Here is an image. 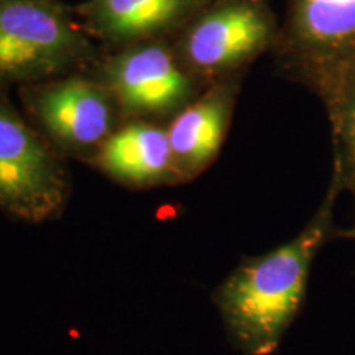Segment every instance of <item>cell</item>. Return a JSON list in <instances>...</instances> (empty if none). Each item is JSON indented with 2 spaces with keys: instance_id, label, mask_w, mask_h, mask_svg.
<instances>
[{
  "instance_id": "cell-1",
  "label": "cell",
  "mask_w": 355,
  "mask_h": 355,
  "mask_svg": "<svg viewBox=\"0 0 355 355\" xmlns=\"http://www.w3.org/2000/svg\"><path fill=\"white\" fill-rule=\"evenodd\" d=\"M344 193L331 184L316 214L290 242L242 261L214 293L225 331L243 355H272L298 316L321 248L339 235L334 206Z\"/></svg>"
},
{
  "instance_id": "cell-2",
  "label": "cell",
  "mask_w": 355,
  "mask_h": 355,
  "mask_svg": "<svg viewBox=\"0 0 355 355\" xmlns=\"http://www.w3.org/2000/svg\"><path fill=\"white\" fill-rule=\"evenodd\" d=\"M102 48L63 0L0 3V87L8 89L84 73Z\"/></svg>"
},
{
  "instance_id": "cell-3",
  "label": "cell",
  "mask_w": 355,
  "mask_h": 355,
  "mask_svg": "<svg viewBox=\"0 0 355 355\" xmlns=\"http://www.w3.org/2000/svg\"><path fill=\"white\" fill-rule=\"evenodd\" d=\"M278 32L268 0H211L171 42L184 68L211 84L247 73L273 51Z\"/></svg>"
},
{
  "instance_id": "cell-4",
  "label": "cell",
  "mask_w": 355,
  "mask_h": 355,
  "mask_svg": "<svg viewBox=\"0 0 355 355\" xmlns=\"http://www.w3.org/2000/svg\"><path fill=\"white\" fill-rule=\"evenodd\" d=\"M17 89L25 117L63 158L91 163L125 122L115 96L87 71Z\"/></svg>"
},
{
  "instance_id": "cell-5",
  "label": "cell",
  "mask_w": 355,
  "mask_h": 355,
  "mask_svg": "<svg viewBox=\"0 0 355 355\" xmlns=\"http://www.w3.org/2000/svg\"><path fill=\"white\" fill-rule=\"evenodd\" d=\"M64 158L0 87V211L15 219H55L69 199Z\"/></svg>"
},
{
  "instance_id": "cell-6",
  "label": "cell",
  "mask_w": 355,
  "mask_h": 355,
  "mask_svg": "<svg viewBox=\"0 0 355 355\" xmlns=\"http://www.w3.org/2000/svg\"><path fill=\"white\" fill-rule=\"evenodd\" d=\"M87 73L115 96L125 121L168 123L209 86L184 68L171 40L102 51Z\"/></svg>"
},
{
  "instance_id": "cell-7",
  "label": "cell",
  "mask_w": 355,
  "mask_h": 355,
  "mask_svg": "<svg viewBox=\"0 0 355 355\" xmlns=\"http://www.w3.org/2000/svg\"><path fill=\"white\" fill-rule=\"evenodd\" d=\"M272 55L283 76L314 92L355 63V0H285Z\"/></svg>"
},
{
  "instance_id": "cell-8",
  "label": "cell",
  "mask_w": 355,
  "mask_h": 355,
  "mask_svg": "<svg viewBox=\"0 0 355 355\" xmlns=\"http://www.w3.org/2000/svg\"><path fill=\"white\" fill-rule=\"evenodd\" d=\"M211 0H83L79 24L102 48L114 51L152 40L175 38Z\"/></svg>"
},
{
  "instance_id": "cell-9",
  "label": "cell",
  "mask_w": 355,
  "mask_h": 355,
  "mask_svg": "<svg viewBox=\"0 0 355 355\" xmlns=\"http://www.w3.org/2000/svg\"><path fill=\"white\" fill-rule=\"evenodd\" d=\"M245 74L211 83L166 123L178 183L196 180L219 157Z\"/></svg>"
},
{
  "instance_id": "cell-10",
  "label": "cell",
  "mask_w": 355,
  "mask_h": 355,
  "mask_svg": "<svg viewBox=\"0 0 355 355\" xmlns=\"http://www.w3.org/2000/svg\"><path fill=\"white\" fill-rule=\"evenodd\" d=\"M91 165L128 188L178 183L166 123L125 121L102 145Z\"/></svg>"
},
{
  "instance_id": "cell-11",
  "label": "cell",
  "mask_w": 355,
  "mask_h": 355,
  "mask_svg": "<svg viewBox=\"0 0 355 355\" xmlns=\"http://www.w3.org/2000/svg\"><path fill=\"white\" fill-rule=\"evenodd\" d=\"M314 94L321 97L332 128V176L352 196L355 206V63L324 81Z\"/></svg>"
},
{
  "instance_id": "cell-12",
  "label": "cell",
  "mask_w": 355,
  "mask_h": 355,
  "mask_svg": "<svg viewBox=\"0 0 355 355\" xmlns=\"http://www.w3.org/2000/svg\"><path fill=\"white\" fill-rule=\"evenodd\" d=\"M349 235H350V237H354V239H355V229H354V230H350Z\"/></svg>"
},
{
  "instance_id": "cell-13",
  "label": "cell",
  "mask_w": 355,
  "mask_h": 355,
  "mask_svg": "<svg viewBox=\"0 0 355 355\" xmlns=\"http://www.w3.org/2000/svg\"><path fill=\"white\" fill-rule=\"evenodd\" d=\"M2 2H10V0H0V3H2Z\"/></svg>"
}]
</instances>
